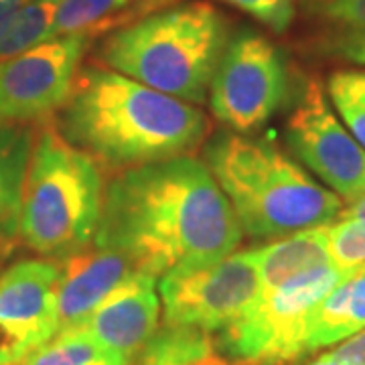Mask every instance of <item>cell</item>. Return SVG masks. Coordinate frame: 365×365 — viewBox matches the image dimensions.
<instances>
[{
  "label": "cell",
  "instance_id": "1",
  "mask_svg": "<svg viewBox=\"0 0 365 365\" xmlns=\"http://www.w3.org/2000/svg\"><path fill=\"white\" fill-rule=\"evenodd\" d=\"M240 240V222L207 165L177 157L120 170L106 185L93 244L160 278L222 260Z\"/></svg>",
  "mask_w": 365,
  "mask_h": 365
},
{
  "label": "cell",
  "instance_id": "2",
  "mask_svg": "<svg viewBox=\"0 0 365 365\" xmlns=\"http://www.w3.org/2000/svg\"><path fill=\"white\" fill-rule=\"evenodd\" d=\"M59 132L98 165L126 170L189 157L205 143L207 116L179 98L106 67H79Z\"/></svg>",
  "mask_w": 365,
  "mask_h": 365
},
{
  "label": "cell",
  "instance_id": "3",
  "mask_svg": "<svg viewBox=\"0 0 365 365\" xmlns=\"http://www.w3.org/2000/svg\"><path fill=\"white\" fill-rule=\"evenodd\" d=\"M205 165L227 197L242 232L256 237L290 235L329 225L343 199L325 189L278 146L237 132L205 144Z\"/></svg>",
  "mask_w": 365,
  "mask_h": 365
},
{
  "label": "cell",
  "instance_id": "4",
  "mask_svg": "<svg viewBox=\"0 0 365 365\" xmlns=\"http://www.w3.org/2000/svg\"><path fill=\"white\" fill-rule=\"evenodd\" d=\"M230 41L227 21L207 2H185L120 26L98 63L189 104H203Z\"/></svg>",
  "mask_w": 365,
  "mask_h": 365
},
{
  "label": "cell",
  "instance_id": "5",
  "mask_svg": "<svg viewBox=\"0 0 365 365\" xmlns=\"http://www.w3.org/2000/svg\"><path fill=\"white\" fill-rule=\"evenodd\" d=\"M104 201L102 167L57 128L33 138L26 167L19 237L47 258H66L90 246Z\"/></svg>",
  "mask_w": 365,
  "mask_h": 365
},
{
  "label": "cell",
  "instance_id": "6",
  "mask_svg": "<svg viewBox=\"0 0 365 365\" xmlns=\"http://www.w3.org/2000/svg\"><path fill=\"white\" fill-rule=\"evenodd\" d=\"M347 274L329 262L262 292L246 313L217 331L220 357L237 365H287L300 359L307 355L314 309Z\"/></svg>",
  "mask_w": 365,
  "mask_h": 365
},
{
  "label": "cell",
  "instance_id": "7",
  "mask_svg": "<svg viewBox=\"0 0 365 365\" xmlns=\"http://www.w3.org/2000/svg\"><path fill=\"white\" fill-rule=\"evenodd\" d=\"M287 93V61L272 41L250 29L227 41L209 86L213 116L237 134H250L282 108Z\"/></svg>",
  "mask_w": 365,
  "mask_h": 365
},
{
  "label": "cell",
  "instance_id": "8",
  "mask_svg": "<svg viewBox=\"0 0 365 365\" xmlns=\"http://www.w3.org/2000/svg\"><path fill=\"white\" fill-rule=\"evenodd\" d=\"M158 292L165 323L217 333L256 302L260 297V276L252 250L232 252L213 264L163 274Z\"/></svg>",
  "mask_w": 365,
  "mask_h": 365
},
{
  "label": "cell",
  "instance_id": "9",
  "mask_svg": "<svg viewBox=\"0 0 365 365\" xmlns=\"http://www.w3.org/2000/svg\"><path fill=\"white\" fill-rule=\"evenodd\" d=\"M91 39L71 33L0 61V124L41 122L61 110Z\"/></svg>",
  "mask_w": 365,
  "mask_h": 365
},
{
  "label": "cell",
  "instance_id": "10",
  "mask_svg": "<svg viewBox=\"0 0 365 365\" xmlns=\"http://www.w3.org/2000/svg\"><path fill=\"white\" fill-rule=\"evenodd\" d=\"M294 157L345 201L365 195V150L331 110L319 79H309L287 122Z\"/></svg>",
  "mask_w": 365,
  "mask_h": 365
},
{
  "label": "cell",
  "instance_id": "11",
  "mask_svg": "<svg viewBox=\"0 0 365 365\" xmlns=\"http://www.w3.org/2000/svg\"><path fill=\"white\" fill-rule=\"evenodd\" d=\"M61 264L21 260L0 274V365H21L57 331Z\"/></svg>",
  "mask_w": 365,
  "mask_h": 365
},
{
  "label": "cell",
  "instance_id": "12",
  "mask_svg": "<svg viewBox=\"0 0 365 365\" xmlns=\"http://www.w3.org/2000/svg\"><path fill=\"white\" fill-rule=\"evenodd\" d=\"M158 314L157 276L132 272L79 327H83L104 349L130 365L136 353L157 331Z\"/></svg>",
  "mask_w": 365,
  "mask_h": 365
},
{
  "label": "cell",
  "instance_id": "13",
  "mask_svg": "<svg viewBox=\"0 0 365 365\" xmlns=\"http://www.w3.org/2000/svg\"><path fill=\"white\" fill-rule=\"evenodd\" d=\"M57 287V323L59 331L86 323L93 309L134 270L132 262L112 248L90 246L61 258ZM57 331V333H59Z\"/></svg>",
  "mask_w": 365,
  "mask_h": 365
},
{
  "label": "cell",
  "instance_id": "14",
  "mask_svg": "<svg viewBox=\"0 0 365 365\" xmlns=\"http://www.w3.org/2000/svg\"><path fill=\"white\" fill-rule=\"evenodd\" d=\"M361 329H365V264L347 274L314 309L307 333V353L349 339Z\"/></svg>",
  "mask_w": 365,
  "mask_h": 365
},
{
  "label": "cell",
  "instance_id": "15",
  "mask_svg": "<svg viewBox=\"0 0 365 365\" xmlns=\"http://www.w3.org/2000/svg\"><path fill=\"white\" fill-rule=\"evenodd\" d=\"M35 132L25 124H0V248L9 256L19 244L21 197Z\"/></svg>",
  "mask_w": 365,
  "mask_h": 365
},
{
  "label": "cell",
  "instance_id": "16",
  "mask_svg": "<svg viewBox=\"0 0 365 365\" xmlns=\"http://www.w3.org/2000/svg\"><path fill=\"white\" fill-rule=\"evenodd\" d=\"M327 227L329 225L300 230L272 244L252 250L260 276V294L297 274L331 262Z\"/></svg>",
  "mask_w": 365,
  "mask_h": 365
},
{
  "label": "cell",
  "instance_id": "17",
  "mask_svg": "<svg viewBox=\"0 0 365 365\" xmlns=\"http://www.w3.org/2000/svg\"><path fill=\"white\" fill-rule=\"evenodd\" d=\"M170 0H61L53 23L51 39L71 33L102 35L157 13Z\"/></svg>",
  "mask_w": 365,
  "mask_h": 365
},
{
  "label": "cell",
  "instance_id": "18",
  "mask_svg": "<svg viewBox=\"0 0 365 365\" xmlns=\"http://www.w3.org/2000/svg\"><path fill=\"white\" fill-rule=\"evenodd\" d=\"M222 361L211 331L193 325L163 323L136 353L130 365H213Z\"/></svg>",
  "mask_w": 365,
  "mask_h": 365
},
{
  "label": "cell",
  "instance_id": "19",
  "mask_svg": "<svg viewBox=\"0 0 365 365\" xmlns=\"http://www.w3.org/2000/svg\"><path fill=\"white\" fill-rule=\"evenodd\" d=\"M307 11L325 29L327 51L365 66V0H307Z\"/></svg>",
  "mask_w": 365,
  "mask_h": 365
},
{
  "label": "cell",
  "instance_id": "20",
  "mask_svg": "<svg viewBox=\"0 0 365 365\" xmlns=\"http://www.w3.org/2000/svg\"><path fill=\"white\" fill-rule=\"evenodd\" d=\"M21 365H126V361L104 349L83 327H73L59 331Z\"/></svg>",
  "mask_w": 365,
  "mask_h": 365
},
{
  "label": "cell",
  "instance_id": "21",
  "mask_svg": "<svg viewBox=\"0 0 365 365\" xmlns=\"http://www.w3.org/2000/svg\"><path fill=\"white\" fill-rule=\"evenodd\" d=\"M61 0H31L0 33V61L51 39Z\"/></svg>",
  "mask_w": 365,
  "mask_h": 365
},
{
  "label": "cell",
  "instance_id": "22",
  "mask_svg": "<svg viewBox=\"0 0 365 365\" xmlns=\"http://www.w3.org/2000/svg\"><path fill=\"white\" fill-rule=\"evenodd\" d=\"M327 93L345 128L365 150V69H341L327 81Z\"/></svg>",
  "mask_w": 365,
  "mask_h": 365
},
{
  "label": "cell",
  "instance_id": "23",
  "mask_svg": "<svg viewBox=\"0 0 365 365\" xmlns=\"http://www.w3.org/2000/svg\"><path fill=\"white\" fill-rule=\"evenodd\" d=\"M329 223V254L331 262L341 270L351 272L365 264V217H339Z\"/></svg>",
  "mask_w": 365,
  "mask_h": 365
},
{
  "label": "cell",
  "instance_id": "24",
  "mask_svg": "<svg viewBox=\"0 0 365 365\" xmlns=\"http://www.w3.org/2000/svg\"><path fill=\"white\" fill-rule=\"evenodd\" d=\"M274 33H284L297 16V0H223Z\"/></svg>",
  "mask_w": 365,
  "mask_h": 365
},
{
  "label": "cell",
  "instance_id": "25",
  "mask_svg": "<svg viewBox=\"0 0 365 365\" xmlns=\"http://www.w3.org/2000/svg\"><path fill=\"white\" fill-rule=\"evenodd\" d=\"M333 355L351 365H365V329H361L359 333L351 335L349 339L341 341V345L337 349H333Z\"/></svg>",
  "mask_w": 365,
  "mask_h": 365
},
{
  "label": "cell",
  "instance_id": "26",
  "mask_svg": "<svg viewBox=\"0 0 365 365\" xmlns=\"http://www.w3.org/2000/svg\"><path fill=\"white\" fill-rule=\"evenodd\" d=\"M31 0H0V33L4 31V26L11 23L14 14L21 9H25Z\"/></svg>",
  "mask_w": 365,
  "mask_h": 365
},
{
  "label": "cell",
  "instance_id": "27",
  "mask_svg": "<svg viewBox=\"0 0 365 365\" xmlns=\"http://www.w3.org/2000/svg\"><path fill=\"white\" fill-rule=\"evenodd\" d=\"M339 217H365V195L351 203L347 209H343Z\"/></svg>",
  "mask_w": 365,
  "mask_h": 365
},
{
  "label": "cell",
  "instance_id": "28",
  "mask_svg": "<svg viewBox=\"0 0 365 365\" xmlns=\"http://www.w3.org/2000/svg\"><path fill=\"white\" fill-rule=\"evenodd\" d=\"M302 365H351V364H345V361H341V359H337L333 353H323V355H319L317 359H313V361H309V364H302Z\"/></svg>",
  "mask_w": 365,
  "mask_h": 365
},
{
  "label": "cell",
  "instance_id": "29",
  "mask_svg": "<svg viewBox=\"0 0 365 365\" xmlns=\"http://www.w3.org/2000/svg\"><path fill=\"white\" fill-rule=\"evenodd\" d=\"M4 258H6V256H4V252H2V248H0V266H2V262H4Z\"/></svg>",
  "mask_w": 365,
  "mask_h": 365
},
{
  "label": "cell",
  "instance_id": "30",
  "mask_svg": "<svg viewBox=\"0 0 365 365\" xmlns=\"http://www.w3.org/2000/svg\"><path fill=\"white\" fill-rule=\"evenodd\" d=\"M213 365H227V364H223V361H222V364H213Z\"/></svg>",
  "mask_w": 365,
  "mask_h": 365
}]
</instances>
